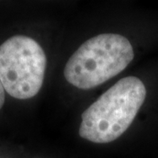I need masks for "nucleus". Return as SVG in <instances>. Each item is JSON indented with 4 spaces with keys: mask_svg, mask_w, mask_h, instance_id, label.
<instances>
[{
    "mask_svg": "<svg viewBox=\"0 0 158 158\" xmlns=\"http://www.w3.org/2000/svg\"><path fill=\"white\" fill-rule=\"evenodd\" d=\"M146 96L141 79H120L83 113L79 135L99 144L115 141L133 123Z\"/></svg>",
    "mask_w": 158,
    "mask_h": 158,
    "instance_id": "obj_1",
    "label": "nucleus"
},
{
    "mask_svg": "<svg viewBox=\"0 0 158 158\" xmlns=\"http://www.w3.org/2000/svg\"><path fill=\"white\" fill-rule=\"evenodd\" d=\"M132 44L117 34H102L87 40L74 53L64 68L70 85L90 90L122 72L134 59Z\"/></svg>",
    "mask_w": 158,
    "mask_h": 158,
    "instance_id": "obj_2",
    "label": "nucleus"
},
{
    "mask_svg": "<svg viewBox=\"0 0 158 158\" xmlns=\"http://www.w3.org/2000/svg\"><path fill=\"white\" fill-rule=\"evenodd\" d=\"M46 66L45 52L33 38L16 35L0 46V82L17 99H29L38 94Z\"/></svg>",
    "mask_w": 158,
    "mask_h": 158,
    "instance_id": "obj_3",
    "label": "nucleus"
},
{
    "mask_svg": "<svg viewBox=\"0 0 158 158\" xmlns=\"http://www.w3.org/2000/svg\"><path fill=\"white\" fill-rule=\"evenodd\" d=\"M5 91H6L5 88L0 82V109L4 106L5 100H6V92Z\"/></svg>",
    "mask_w": 158,
    "mask_h": 158,
    "instance_id": "obj_4",
    "label": "nucleus"
}]
</instances>
